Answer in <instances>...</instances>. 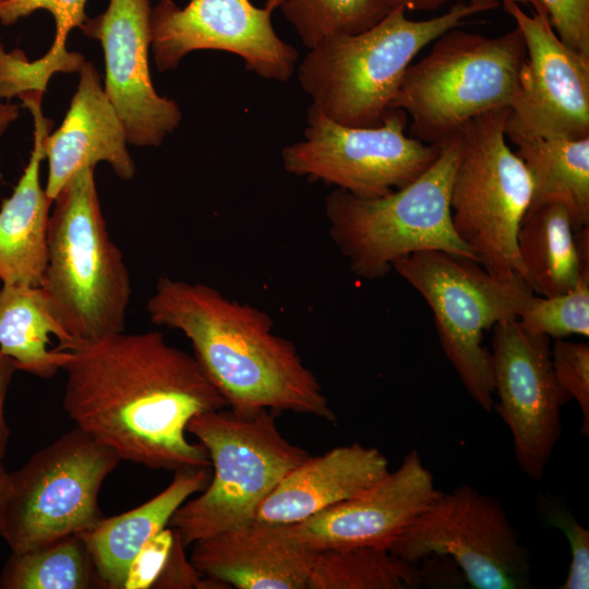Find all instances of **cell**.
<instances>
[{
	"mask_svg": "<svg viewBox=\"0 0 589 589\" xmlns=\"http://www.w3.org/2000/svg\"><path fill=\"white\" fill-rule=\"evenodd\" d=\"M63 408L75 426L121 460L177 471L211 467L206 448L187 437L189 421L228 407L194 356L163 333L71 340Z\"/></svg>",
	"mask_w": 589,
	"mask_h": 589,
	"instance_id": "obj_1",
	"label": "cell"
},
{
	"mask_svg": "<svg viewBox=\"0 0 589 589\" xmlns=\"http://www.w3.org/2000/svg\"><path fill=\"white\" fill-rule=\"evenodd\" d=\"M146 309L153 324L187 336L229 408L337 421L296 346L273 333V320L262 310L229 300L208 285L167 276L158 279Z\"/></svg>",
	"mask_w": 589,
	"mask_h": 589,
	"instance_id": "obj_2",
	"label": "cell"
},
{
	"mask_svg": "<svg viewBox=\"0 0 589 589\" xmlns=\"http://www.w3.org/2000/svg\"><path fill=\"white\" fill-rule=\"evenodd\" d=\"M498 4L459 1L421 21L408 19L402 7L394 8L365 31L327 36L309 48L298 68L300 86L311 106L328 119L347 127H377L414 56L471 15Z\"/></svg>",
	"mask_w": 589,
	"mask_h": 589,
	"instance_id": "obj_3",
	"label": "cell"
},
{
	"mask_svg": "<svg viewBox=\"0 0 589 589\" xmlns=\"http://www.w3.org/2000/svg\"><path fill=\"white\" fill-rule=\"evenodd\" d=\"M41 289L73 340L123 332L131 279L108 235L94 168L80 170L53 200Z\"/></svg>",
	"mask_w": 589,
	"mask_h": 589,
	"instance_id": "obj_4",
	"label": "cell"
},
{
	"mask_svg": "<svg viewBox=\"0 0 589 589\" xmlns=\"http://www.w3.org/2000/svg\"><path fill=\"white\" fill-rule=\"evenodd\" d=\"M433 43L407 68L390 110L406 112L412 137L442 146L472 119L509 108L526 46L517 26L497 37L456 27Z\"/></svg>",
	"mask_w": 589,
	"mask_h": 589,
	"instance_id": "obj_5",
	"label": "cell"
},
{
	"mask_svg": "<svg viewBox=\"0 0 589 589\" xmlns=\"http://www.w3.org/2000/svg\"><path fill=\"white\" fill-rule=\"evenodd\" d=\"M273 412L223 408L189 421L187 432L206 448L214 474L169 521L185 546L252 521L284 477L311 456L284 437Z\"/></svg>",
	"mask_w": 589,
	"mask_h": 589,
	"instance_id": "obj_6",
	"label": "cell"
},
{
	"mask_svg": "<svg viewBox=\"0 0 589 589\" xmlns=\"http://www.w3.org/2000/svg\"><path fill=\"white\" fill-rule=\"evenodd\" d=\"M460 155L459 134L444 143L435 161L413 182L387 195L363 199L336 189L326 199L330 236L364 279L387 275L416 252L438 250L476 257L450 217V189Z\"/></svg>",
	"mask_w": 589,
	"mask_h": 589,
	"instance_id": "obj_7",
	"label": "cell"
},
{
	"mask_svg": "<svg viewBox=\"0 0 589 589\" xmlns=\"http://www.w3.org/2000/svg\"><path fill=\"white\" fill-rule=\"evenodd\" d=\"M432 310L442 349L469 396L491 412V352L483 333L496 323L517 320L533 294L517 275L500 278L477 261L438 250H425L393 264Z\"/></svg>",
	"mask_w": 589,
	"mask_h": 589,
	"instance_id": "obj_8",
	"label": "cell"
},
{
	"mask_svg": "<svg viewBox=\"0 0 589 589\" xmlns=\"http://www.w3.org/2000/svg\"><path fill=\"white\" fill-rule=\"evenodd\" d=\"M508 112L492 110L461 129L449 197L455 232L477 262L500 278L521 276L517 233L532 195L529 171L506 143Z\"/></svg>",
	"mask_w": 589,
	"mask_h": 589,
	"instance_id": "obj_9",
	"label": "cell"
},
{
	"mask_svg": "<svg viewBox=\"0 0 589 589\" xmlns=\"http://www.w3.org/2000/svg\"><path fill=\"white\" fill-rule=\"evenodd\" d=\"M120 460L74 426L10 473L0 536L24 552L93 528L105 517L100 488Z\"/></svg>",
	"mask_w": 589,
	"mask_h": 589,
	"instance_id": "obj_10",
	"label": "cell"
},
{
	"mask_svg": "<svg viewBox=\"0 0 589 589\" xmlns=\"http://www.w3.org/2000/svg\"><path fill=\"white\" fill-rule=\"evenodd\" d=\"M389 551L414 564L432 555L446 556L474 589L530 587L528 551L504 506L468 484L441 492Z\"/></svg>",
	"mask_w": 589,
	"mask_h": 589,
	"instance_id": "obj_11",
	"label": "cell"
},
{
	"mask_svg": "<svg viewBox=\"0 0 589 589\" xmlns=\"http://www.w3.org/2000/svg\"><path fill=\"white\" fill-rule=\"evenodd\" d=\"M407 124L400 109L390 110L377 127L356 128L311 106L303 139L281 151L283 166L358 197L384 196L418 179L441 152L442 146L408 136Z\"/></svg>",
	"mask_w": 589,
	"mask_h": 589,
	"instance_id": "obj_12",
	"label": "cell"
},
{
	"mask_svg": "<svg viewBox=\"0 0 589 589\" xmlns=\"http://www.w3.org/2000/svg\"><path fill=\"white\" fill-rule=\"evenodd\" d=\"M275 4L262 8L250 0H190L178 7L159 0L151 12V48L158 71L177 68L190 52L202 49L233 53L250 72L285 83L292 76L299 53L275 32Z\"/></svg>",
	"mask_w": 589,
	"mask_h": 589,
	"instance_id": "obj_13",
	"label": "cell"
},
{
	"mask_svg": "<svg viewBox=\"0 0 589 589\" xmlns=\"http://www.w3.org/2000/svg\"><path fill=\"white\" fill-rule=\"evenodd\" d=\"M493 327L495 410L510 431L518 467L541 481L562 434V408L573 399L555 377L548 336L527 332L517 320Z\"/></svg>",
	"mask_w": 589,
	"mask_h": 589,
	"instance_id": "obj_14",
	"label": "cell"
},
{
	"mask_svg": "<svg viewBox=\"0 0 589 589\" xmlns=\"http://www.w3.org/2000/svg\"><path fill=\"white\" fill-rule=\"evenodd\" d=\"M521 32L526 59L505 121V134L589 136V56L567 47L548 15L502 2Z\"/></svg>",
	"mask_w": 589,
	"mask_h": 589,
	"instance_id": "obj_15",
	"label": "cell"
},
{
	"mask_svg": "<svg viewBox=\"0 0 589 589\" xmlns=\"http://www.w3.org/2000/svg\"><path fill=\"white\" fill-rule=\"evenodd\" d=\"M149 0H109L104 13L86 19L81 31L99 40L106 64L105 93L120 117L128 143L159 146L177 129V103L157 94L148 69Z\"/></svg>",
	"mask_w": 589,
	"mask_h": 589,
	"instance_id": "obj_16",
	"label": "cell"
},
{
	"mask_svg": "<svg viewBox=\"0 0 589 589\" xmlns=\"http://www.w3.org/2000/svg\"><path fill=\"white\" fill-rule=\"evenodd\" d=\"M440 493L431 471L412 449L395 471L362 494L287 528L298 542L316 552L350 546L389 550Z\"/></svg>",
	"mask_w": 589,
	"mask_h": 589,
	"instance_id": "obj_17",
	"label": "cell"
},
{
	"mask_svg": "<svg viewBox=\"0 0 589 589\" xmlns=\"http://www.w3.org/2000/svg\"><path fill=\"white\" fill-rule=\"evenodd\" d=\"M191 545L190 561L203 576L237 589H306L316 554L287 525L254 520Z\"/></svg>",
	"mask_w": 589,
	"mask_h": 589,
	"instance_id": "obj_18",
	"label": "cell"
},
{
	"mask_svg": "<svg viewBox=\"0 0 589 589\" xmlns=\"http://www.w3.org/2000/svg\"><path fill=\"white\" fill-rule=\"evenodd\" d=\"M79 72V85L63 122L44 140L49 166L45 190L51 202L74 175L100 161L109 164L123 180L135 175L123 123L95 65L84 61Z\"/></svg>",
	"mask_w": 589,
	"mask_h": 589,
	"instance_id": "obj_19",
	"label": "cell"
},
{
	"mask_svg": "<svg viewBox=\"0 0 589 589\" xmlns=\"http://www.w3.org/2000/svg\"><path fill=\"white\" fill-rule=\"evenodd\" d=\"M388 460L375 447L352 443L310 456L267 495L253 520L292 525L351 500L388 473Z\"/></svg>",
	"mask_w": 589,
	"mask_h": 589,
	"instance_id": "obj_20",
	"label": "cell"
},
{
	"mask_svg": "<svg viewBox=\"0 0 589 589\" xmlns=\"http://www.w3.org/2000/svg\"><path fill=\"white\" fill-rule=\"evenodd\" d=\"M41 96L39 91L19 95L33 116L34 146L23 176L0 209L2 285L40 287L47 265V231L52 202L40 184V164L51 121L43 115Z\"/></svg>",
	"mask_w": 589,
	"mask_h": 589,
	"instance_id": "obj_21",
	"label": "cell"
},
{
	"mask_svg": "<svg viewBox=\"0 0 589 589\" xmlns=\"http://www.w3.org/2000/svg\"><path fill=\"white\" fill-rule=\"evenodd\" d=\"M212 478L209 467L175 471L171 483L146 503L100 519L80 533L104 588L123 589L128 572L143 545L169 525L175 512Z\"/></svg>",
	"mask_w": 589,
	"mask_h": 589,
	"instance_id": "obj_22",
	"label": "cell"
},
{
	"mask_svg": "<svg viewBox=\"0 0 589 589\" xmlns=\"http://www.w3.org/2000/svg\"><path fill=\"white\" fill-rule=\"evenodd\" d=\"M72 339L65 333L41 287L2 285L0 288V351L17 370L43 378L55 376L70 360L68 350L50 349Z\"/></svg>",
	"mask_w": 589,
	"mask_h": 589,
	"instance_id": "obj_23",
	"label": "cell"
},
{
	"mask_svg": "<svg viewBox=\"0 0 589 589\" xmlns=\"http://www.w3.org/2000/svg\"><path fill=\"white\" fill-rule=\"evenodd\" d=\"M532 182L530 206L558 203L574 229L589 226V136H534L507 133Z\"/></svg>",
	"mask_w": 589,
	"mask_h": 589,
	"instance_id": "obj_24",
	"label": "cell"
},
{
	"mask_svg": "<svg viewBox=\"0 0 589 589\" xmlns=\"http://www.w3.org/2000/svg\"><path fill=\"white\" fill-rule=\"evenodd\" d=\"M521 276L538 296L569 291L581 279L574 227L562 204L530 206L517 233Z\"/></svg>",
	"mask_w": 589,
	"mask_h": 589,
	"instance_id": "obj_25",
	"label": "cell"
},
{
	"mask_svg": "<svg viewBox=\"0 0 589 589\" xmlns=\"http://www.w3.org/2000/svg\"><path fill=\"white\" fill-rule=\"evenodd\" d=\"M422 568L388 549L350 546L317 551L306 589H418Z\"/></svg>",
	"mask_w": 589,
	"mask_h": 589,
	"instance_id": "obj_26",
	"label": "cell"
},
{
	"mask_svg": "<svg viewBox=\"0 0 589 589\" xmlns=\"http://www.w3.org/2000/svg\"><path fill=\"white\" fill-rule=\"evenodd\" d=\"M104 588L79 534L24 552H12L0 576L1 589Z\"/></svg>",
	"mask_w": 589,
	"mask_h": 589,
	"instance_id": "obj_27",
	"label": "cell"
},
{
	"mask_svg": "<svg viewBox=\"0 0 589 589\" xmlns=\"http://www.w3.org/2000/svg\"><path fill=\"white\" fill-rule=\"evenodd\" d=\"M269 1L279 9L308 48L327 36L365 31L388 12L380 0Z\"/></svg>",
	"mask_w": 589,
	"mask_h": 589,
	"instance_id": "obj_28",
	"label": "cell"
},
{
	"mask_svg": "<svg viewBox=\"0 0 589 589\" xmlns=\"http://www.w3.org/2000/svg\"><path fill=\"white\" fill-rule=\"evenodd\" d=\"M86 1L4 0L0 4V23L11 25L36 10H47L55 20L56 36L48 52L36 60V63L49 79L56 72H76L85 60L81 53L67 50V40L70 32L75 27L81 28L87 19L85 15Z\"/></svg>",
	"mask_w": 589,
	"mask_h": 589,
	"instance_id": "obj_29",
	"label": "cell"
},
{
	"mask_svg": "<svg viewBox=\"0 0 589 589\" xmlns=\"http://www.w3.org/2000/svg\"><path fill=\"white\" fill-rule=\"evenodd\" d=\"M529 333L549 338L572 335L589 337V279H581L567 292L554 296L532 294L517 317Z\"/></svg>",
	"mask_w": 589,
	"mask_h": 589,
	"instance_id": "obj_30",
	"label": "cell"
},
{
	"mask_svg": "<svg viewBox=\"0 0 589 589\" xmlns=\"http://www.w3.org/2000/svg\"><path fill=\"white\" fill-rule=\"evenodd\" d=\"M538 509L544 521L558 528L569 542L570 564L561 589L589 588V530L580 525L568 508L551 495L538 498Z\"/></svg>",
	"mask_w": 589,
	"mask_h": 589,
	"instance_id": "obj_31",
	"label": "cell"
},
{
	"mask_svg": "<svg viewBox=\"0 0 589 589\" xmlns=\"http://www.w3.org/2000/svg\"><path fill=\"white\" fill-rule=\"evenodd\" d=\"M555 377L563 389L575 399L581 411L580 432L589 435V345L584 341L555 339L551 347Z\"/></svg>",
	"mask_w": 589,
	"mask_h": 589,
	"instance_id": "obj_32",
	"label": "cell"
},
{
	"mask_svg": "<svg viewBox=\"0 0 589 589\" xmlns=\"http://www.w3.org/2000/svg\"><path fill=\"white\" fill-rule=\"evenodd\" d=\"M557 37L589 56V0H538Z\"/></svg>",
	"mask_w": 589,
	"mask_h": 589,
	"instance_id": "obj_33",
	"label": "cell"
},
{
	"mask_svg": "<svg viewBox=\"0 0 589 589\" xmlns=\"http://www.w3.org/2000/svg\"><path fill=\"white\" fill-rule=\"evenodd\" d=\"M172 543L171 527L151 538L132 561L123 589L152 588L166 564Z\"/></svg>",
	"mask_w": 589,
	"mask_h": 589,
	"instance_id": "obj_34",
	"label": "cell"
},
{
	"mask_svg": "<svg viewBox=\"0 0 589 589\" xmlns=\"http://www.w3.org/2000/svg\"><path fill=\"white\" fill-rule=\"evenodd\" d=\"M173 529V528H172ZM178 531L173 529V543L166 564L152 588L204 589L205 578L188 560Z\"/></svg>",
	"mask_w": 589,
	"mask_h": 589,
	"instance_id": "obj_35",
	"label": "cell"
},
{
	"mask_svg": "<svg viewBox=\"0 0 589 589\" xmlns=\"http://www.w3.org/2000/svg\"><path fill=\"white\" fill-rule=\"evenodd\" d=\"M15 371H17L15 363L0 351V461L5 455L10 435L4 419V400L9 384Z\"/></svg>",
	"mask_w": 589,
	"mask_h": 589,
	"instance_id": "obj_36",
	"label": "cell"
},
{
	"mask_svg": "<svg viewBox=\"0 0 589 589\" xmlns=\"http://www.w3.org/2000/svg\"><path fill=\"white\" fill-rule=\"evenodd\" d=\"M387 11L402 7L406 10L431 11L440 8L449 0H380Z\"/></svg>",
	"mask_w": 589,
	"mask_h": 589,
	"instance_id": "obj_37",
	"label": "cell"
},
{
	"mask_svg": "<svg viewBox=\"0 0 589 589\" xmlns=\"http://www.w3.org/2000/svg\"><path fill=\"white\" fill-rule=\"evenodd\" d=\"M19 106L12 103H3L0 100V135L8 127L19 117Z\"/></svg>",
	"mask_w": 589,
	"mask_h": 589,
	"instance_id": "obj_38",
	"label": "cell"
},
{
	"mask_svg": "<svg viewBox=\"0 0 589 589\" xmlns=\"http://www.w3.org/2000/svg\"><path fill=\"white\" fill-rule=\"evenodd\" d=\"M10 483V473L4 469L2 462L0 461V530L2 522L3 509L7 501V495L9 491Z\"/></svg>",
	"mask_w": 589,
	"mask_h": 589,
	"instance_id": "obj_39",
	"label": "cell"
},
{
	"mask_svg": "<svg viewBox=\"0 0 589 589\" xmlns=\"http://www.w3.org/2000/svg\"><path fill=\"white\" fill-rule=\"evenodd\" d=\"M468 1H471V2H498L500 3V1L503 2L505 0H468ZM510 1H514V2H516L518 4H520V5L521 4L527 5L532 10V12L546 14V12L544 11V9L542 8V5L539 3L538 0H510Z\"/></svg>",
	"mask_w": 589,
	"mask_h": 589,
	"instance_id": "obj_40",
	"label": "cell"
},
{
	"mask_svg": "<svg viewBox=\"0 0 589 589\" xmlns=\"http://www.w3.org/2000/svg\"><path fill=\"white\" fill-rule=\"evenodd\" d=\"M4 0H0V4L3 2Z\"/></svg>",
	"mask_w": 589,
	"mask_h": 589,
	"instance_id": "obj_41",
	"label": "cell"
}]
</instances>
